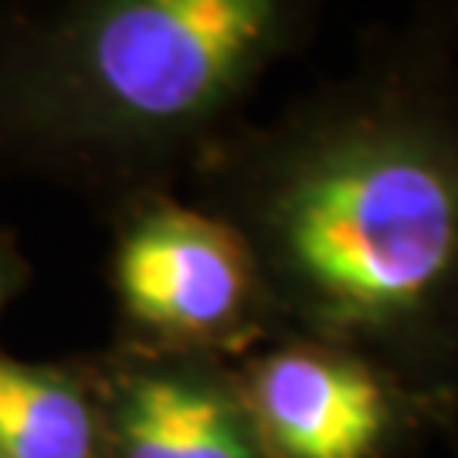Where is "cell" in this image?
<instances>
[{
	"mask_svg": "<svg viewBox=\"0 0 458 458\" xmlns=\"http://www.w3.org/2000/svg\"><path fill=\"white\" fill-rule=\"evenodd\" d=\"M248 248L262 285L329 346H397L458 323V115L363 109L272 164Z\"/></svg>",
	"mask_w": 458,
	"mask_h": 458,
	"instance_id": "6da1fadb",
	"label": "cell"
},
{
	"mask_svg": "<svg viewBox=\"0 0 458 458\" xmlns=\"http://www.w3.org/2000/svg\"><path fill=\"white\" fill-rule=\"evenodd\" d=\"M272 0H113L55 17L0 72V119L45 147H126L211 123L282 48Z\"/></svg>",
	"mask_w": 458,
	"mask_h": 458,
	"instance_id": "7a4b0ae2",
	"label": "cell"
},
{
	"mask_svg": "<svg viewBox=\"0 0 458 458\" xmlns=\"http://www.w3.org/2000/svg\"><path fill=\"white\" fill-rule=\"evenodd\" d=\"M123 312L174 346H214L251 323L262 276L245 234L204 211L157 200L130 217L115 245Z\"/></svg>",
	"mask_w": 458,
	"mask_h": 458,
	"instance_id": "3957f363",
	"label": "cell"
},
{
	"mask_svg": "<svg viewBox=\"0 0 458 458\" xmlns=\"http://www.w3.org/2000/svg\"><path fill=\"white\" fill-rule=\"evenodd\" d=\"M238 391L265 458H374L394 431L387 384L340 346H282Z\"/></svg>",
	"mask_w": 458,
	"mask_h": 458,
	"instance_id": "277c9868",
	"label": "cell"
},
{
	"mask_svg": "<svg viewBox=\"0 0 458 458\" xmlns=\"http://www.w3.org/2000/svg\"><path fill=\"white\" fill-rule=\"evenodd\" d=\"M98 418L109 458H265L242 391L194 363L126 367Z\"/></svg>",
	"mask_w": 458,
	"mask_h": 458,
	"instance_id": "5b68a950",
	"label": "cell"
},
{
	"mask_svg": "<svg viewBox=\"0 0 458 458\" xmlns=\"http://www.w3.org/2000/svg\"><path fill=\"white\" fill-rule=\"evenodd\" d=\"M102 418L62 367L0 357V458H98Z\"/></svg>",
	"mask_w": 458,
	"mask_h": 458,
	"instance_id": "8992f818",
	"label": "cell"
},
{
	"mask_svg": "<svg viewBox=\"0 0 458 458\" xmlns=\"http://www.w3.org/2000/svg\"><path fill=\"white\" fill-rule=\"evenodd\" d=\"M14 285H17V262L14 255L0 245V306L7 302V295L14 293Z\"/></svg>",
	"mask_w": 458,
	"mask_h": 458,
	"instance_id": "52a82bcc",
	"label": "cell"
}]
</instances>
